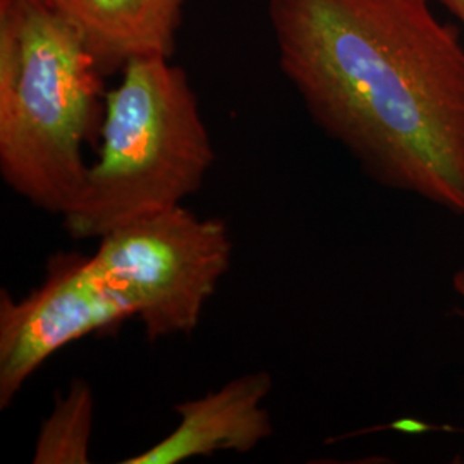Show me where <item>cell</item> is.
Wrapping results in <instances>:
<instances>
[{
  "mask_svg": "<svg viewBox=\"0 0 464 464\" xmlns=\"http://www.w3.org/2000/svg\"><path fill=\"white\" fill-rule=\"evenodd\" d=\"M282 74L377 183L464 216V47L430 0H268Z\"/></svg>",
  "mask_w": 464,
  "mask_h": 464,
  "instance_id": "6da1fadb",
  "label": "cell"
},
{
  "mask_svg": "<svg viewBox=\"0 0 464 464\" xmlns=\"http://www.w3.org/2000/svg\"><path fill=\"white\" fill-rule=\"evenodd\" d=\"M32 2H38V4H45L47 5V0H32Z\"/></svg>",
  "mask_w": 464,
  "mask_h": 464,
  "instance_id": "8fae6325",
  "label": "cell"
},
{
  "mask_svg": "<svg viewBox=\"0 0 464 464\" xmlns=\"http://www.w3.org/2000/svg\"><path fill=\"white\" fill-rule=\"evenodd\" d=\"M88 258L133 303L150 341H159L198 327L231 266L232 239L224 220L179 205L105 234Z\"/></svg>",
  "mask_w": 464,
  "mask_h": 464,
  "instance_id": "277c9868",
  "label": "cell"
},
{
  "mask_svg": "<svg viewBox=\"0 0 464 464\" xmlns=\"http://www.w3.org/2000/svg\"><path fill=\"white\" fill-rule=\"evenodd\" d=\"M272 391L268 372L236 377L218 391L174 406L179 423L151 448L122 464H178L220 450L246 454L274 431L264 401Z\"/></svg>",
  "mask_w": 464,
  "mask_h": 464,
  "instance_id": "8992f818",
  "label": "cell"
},
{
  "mask_svg": "<svg viewBox=\"0 0 464 464\" xmlns=\"http://www.w3.org/2000/svg\"><path fill=\"white\" fill-rule=\"evenodd\" d=\"M464 24V0H437Z\"/></svg>",
  "mask_w": 464,
  "mask_h": 464,
  "instance_id": "9c48e42d",
  "label": "cell"
},
{
  "mask_svg": "<svg viewBox=\"0 0 464 464\" xmlns=\"http://www.w3.org/2000/svg\"><path fill=\"white\" fill-rule=\"evenodd\" d=\"M99 134V159L63 216L74 239H100L183 205L216 162L188 72L167 57L134 59L121 71Z\"/></svg>",
  "mask_w": 464,
  "mask_h": 464,
  "instance_id": "3957f363",
  "label": "cell"
},
{
  "mask_svg": "<svg viewBox=\"0 0 464 464\" xmlns=\"http://www.w3.org/2000/svg\"><path fill=\"white\" fill-rule=\"evenodd\" d=\"M103 74L83 38L45 4L0 0V172L19 197L64 216L100 133Z\"/></svg>",
  "mask_w": 464,
  "mask_h": 464,
  "instance_id": "7a4b0ae2",
  "label": "cell"
},
{
  "mask_svg": "<svg viewBox=\"0 0 464 464\" xmlns=\"http://www.w3.org/2000/svg\"><path fill=\"white\" fill-rule=\"evenodd\" d=\"M133 316V303L100 277L88 256L53 255L30 295L14 299L0 293V408H9L55 353Z\"/></svg>",
  "mask_w": 464,
  "mask_h": 464,
  "instance_id": "5b68a950",
  "label": "cell"
},
{
  "mask_svg": "<svg viewBox=\"0 0 464 464\" xmlns=\"http://www.w3.org/2000/svg\"><path fill=\"white\" fill-rule=\"evenodd\" d=\"M452 287H454V291L458 293V296L464 301V268L458 270V272L454 274V277H452Z\"/></svg>",
  "mask_w": 464,
  "mask_h": 464,
  "instance_id": "30bf717a",
  "label": "cell"
},
{
  "mask_svg": "<svg viewBox=\"0 0 464 464\" xmlns=\"http://www.w3.org/2000/svg\"><path fill=\"white\" fill-rule=\"evenodd\" d=\"M95 399L84 381H74L55 402L34 444V464H86L93 430Z\"/></svg>",
  "mask_w": 464,
  "mask_h": 464,
  "instance_id": "ba28073f",
  "label": "cell"
},
{
  "mask_svg": "<svg viewBox=\"0 0 464 464\" xmlns=\"http://www.w3.org/2000/svg\"><path fill=\"white\" fill-rule=\"evenodd\" d=\"M188 0H47L83 38L100 72H121L134 59H172Z\"/></svg>",
  "mask_w": 464,
  "mask_h": 464,
  "instance_id": "52a82bcc",
  "label": "cell"
}]
</instances>
